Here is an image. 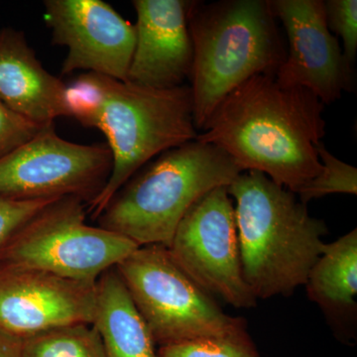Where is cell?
<instances>
[{"mask_svg": "<svg viewBox=\"0 0 357 357\" xmlns=\"http://www.w3.org/2000/svg\"><path fill=\"white\" fill-rule=\"evenodd\" d=\"M91 326L100 338L105 357H159L151 333L116 267L107 270L96 281Z\"/></svg>", "mask_w": 357, "mask_h": 357, "instance_id": "cell-15", "label": "cell"}, {"mask_svg": "<svg viewBox=\"0 0 357 357\" xmlns=\"http://www.w3.org/2000/svg\"><path fill=\"white\" fill-rule=\"evenodd\" d=\"M241 167L215 145L191 141L138 171L96 218L98 227L138 246L168 248L178 223L208 192L229 187Z\"/></svg>", "mask_w": 357, "mask_h": 357, "instance_id": "cell-5", "label": "cell"}, {"mask_svg": "<svg viewBox=\"0 0 357 357\" xmlns=\"http://www.w3.org/2000/svg\"><path fill=\"white\" fill-rule=\"evenodd\" d=\"M96 284L0 264V332L23 340L61 326L91 325Z\"/></svg>", "mask_w": 357, "mask_h": 357, "instance_id": "cell-12", "label": "cell"}, {"mask_svg": "<svg viewBox=\"0 0 357 357\" xmlns=\"http://www.w3.org/2000/svg\"><path fill=\"white\" fill-rule=\"evenodd\" d=\"M86 204L59 199L20 227L0 250V264L31 268L96 284L139 248L126 237L86 222Z\"/></svg>", "mask_w": 357, "mask_h": 357, "instance_id": "cell-7", "label": "cell"}, {"mask_svg": "<svg viewBox=\"0 0 357 357\" xmlns=\"http://www.w3.org/2000/svg\"><path fill=\"white\" fill-rule=\"evenodd\" d=\"M321 170L298 192L300 202L307 204L314 199L331 194L357 195V169L333 156L323 142L317 145Z\"/></svg>", "mask_w": 357, "mask_h": 357, "instance_id": "cell-19", "label": "cell"}, {"mask_svg": "<svg viewBox=\"0 0 357 357\" xmlns=\"http://www.w3.org/2000/svg\"><path fill=\"white\" fill-rule=\"evenodd\" d=\"M155 344L222 337L246 326L218 307L174 261L166 246H139L116 266Z\"/></svg>", "mask_w": 357, "mask_h": 357, "instance_id": "cell-6", "label": "cell"}, {"mask_svg": "<svg viewBox=\"0 0 357 357\" xmlns=\"http://www.w3.org/2000/svg\"><path fill=\"white\" fill-rule=\"evenodd\" d=\"M167 248L178 266L206 293L220 296L237 309L257 305L243 279L227 187L217 188L192 204Z\"/></svg>", "mask_w": 357, "mask_h": 357, "instance_id": "cell-9", "label": "cell"}, {"mask_svg": "<svg viewBox=\"0 0 357 357\" xmlns=\"http://www.w3.org/2000/svg\"><path fill=\"white\" fill-rule=\"evenodd\" d=\"M70 117L100 129L112 155L102 192L86 204L96 220L115 194L157 155L197 139L190 86L153 89L84 73L66 91Z\"/></svg>", "mask_w": 357, "mask_h": 357, "instance_id": "cell-2", "label": "cell"}, {"mask_svg": "<svg viewBox=\"0 0 357 357\" xmlns=\"http://www.w3.org/2000/svg\"><path fill=\"white\" fill-rule=\"evenodd\" d=\"M112 169L107 144L70 142L52 122L0 159V196L22 201L76 197L89 204L105 188Z\"/></svg>", "mask_w": 357, "mask_h": 357, "instance_id": "cell-8", "label": "cell"}, {"mask_svg": "<svg viewBox=\"0 0 357 357\" xmlns=\"http://www.w3.org/2000/svg\"><path fill=\"white\" fill-rule=\"evenodd\" d=\"M272 11L285 28L286 60L275 79L285 88H302L324 105L342 98L356 86L354 66L326 24L325 1L270 0Z\"/></svg>", "mask_w": 357, "mask_h": 357, "instance_id": "cell-10", "label": "cell"}, {"mask_svg": "<svg viewBox=\"0 0 357 357\" xmlns=\"http://www.w3.org/2000/svg\"><path fill=\"white\" fill-rule=\"evenodd\" d=\"M22 357H105V354L95 328L79 324L25 338Z\"/></svg>", "mask_w": 357, "mask_h": 357, "instance_id": "cell-17", "label": "cell"}, {"mask_svg": "<svg viewBox=\"0 0 357 357\" xmlns=\"http://www.w3.org/2000/svg\"><path fill=\"white\" fill-rule=\"evenodd\" d=\"M57 199L22 201L0 196V250L22 225Z\"/></svg>", "mask_w": 357, "mask_h": 357, "instance_id": "cell-21", "label": "cell"}, {"mask_svg": "<svg viewBox=\"0 0 357 357\" xmlns=\"http://www.w3.org/2000/svg\"><path fill=\"white\" fill-rule=\"evenodd\" d=\"M324 103L302 88L257 75L213 110L197 140L215 145L244 171H257L297 195L321 170L317 145L326 134Z\"/></svg>", "mask_w": 357, "mask_h": 357, "instance_id": "cell-1", "label": "cell"}, {"mask_svg": "<svg viewBox=\"0 0 357 357\" xmlns=\"http://www.w3.org/2000/svg\"><path fill=\"white\" fill-rule=\"evenodd\" d=\"M325 8L328 29L342 39L345 58L354 66L357 53V1L326 0Z\"/></svg>", "mask_w": 357, "mask_h": 357, "instance_id": "cell-20", "label": "cell"}, {"mask_svg": "<svg viewBox=\"0 0 357 357\" xmlns=\"http://www.w3.org/2000/svg\"><path fill=\"white\" fill-rule=\"evenodd\" d=\"M305 286L307 297L319 305L335 330L344 333L354 328L357 314L356 229L326 244Z\"/></svg>", "mask_w": 357, "mask_h": 357, "instance_id": "cell-16", "label": "cell"}, {"mask_svg": "<svg viewBox=\"0 0 357 357\" xmlns=\"http://www.w3.org/2000/svg\"><path fill=\"white\" fill-rule=\"evenodd\" d=\"M0 357H22V340L0 332Z\"/></svg>", "mask_w": 357, "mask_h": 357, "instance_id": "cell-23", "label": "cell"}, {"mask_svg": "<svg viewBox=\"0 0 357 357\" xmlns=\"http://www.w3.org/2000/svg\"><path fill=\"white\" fill-rule=\"evenodd\" d=\"M276 20L270 0L192 1L190 88L197 130L239 84L257 75L276 76L287 56Z\"/></svg>", "mask_w": 357, "mask_h": 357, "instance_id": "cell-4", "label": "cell"}, {"mask_svg": "<svg viewBox=\"0 0 357 357\" xmlns=\"http://www.w3.org/2000/svg\"><path fill=\"white\" fill-rule=\"evenodd\" d=\"M188 0H134L136 42L128 82L153 89L184 86L194 50Z\"/></svg>", "mask_w": 357, "mask_h": 357, "instance_id": "cell-13", "label": "cell"}, {"mask_svg": "<svg viewBox=\"0 0 357 357\" xmlns=\"http://www.w3.org/2000/svg\"><path fill=\"white\" fill-rule=\"evenodd\" d=\"M234 208L241 270L256 299L290 296L305 285L323 253L325 222L312 218L294 192L257 171L227 187Z\"/></svg>", "mask_w": 357, "mask_h": 357, "instance_id": "cell-3", "label": "cell"}, {"mask_svg": "<svg viewBox=\"0 0 357 357\" xmlns=\"http://www.w3.org/2000/svg\"><path fill=\"white\" fill-rule=\"evenodd\" d=\"M44 20L52 43L65 46L62 75L77 70L128 82L135 26L102 0H46Z\"/></svg>", "mask_w": 357, "mask_h": 357, "instance_id": "cell-11", "label": "cell"}, {"mask_svg": "<svg viewBox=\"0 0 357 357\" xmlns=\"http://www.w3.org/2000/svg\"><path fill=\"white\" fill-rule=\"evenodd\" d=\"M157 352L159 357H260L246 326L222 337L164 345Z\"/></svg>", "mask_w": 357, "mask_h": 357, "instance_id": "cell-18", "label": "cell"}, {"mask_svg": "<svg viewBox=\"0 0 357 357\" xmlns=\"http://www.w3.org/2000/svg\"><path fill=\"white\" fill-rule=\"evenodd\" d=\"M67 84L50 74L28 44L24 33L0 30V102L26 119L46 126L70 117Z\"/></svg>", "mask_w": 357, "mask_h": 357, "instance_id": "cell-14", "label": "cell"}, {"mask_svg": "<svg viewBox=\"0 0 357 357\" xmlns=\"http://www.w3.org/2000/svg\"><path fill=\"white\" fill-rule=\"evenodd\" d=\"M42 126L0 102V159L31 140Z\"/></svg>", "mask_w": 357, "mask_h": 357, "instance_id": "cell-22", "label": "cell"}]
</instances>
